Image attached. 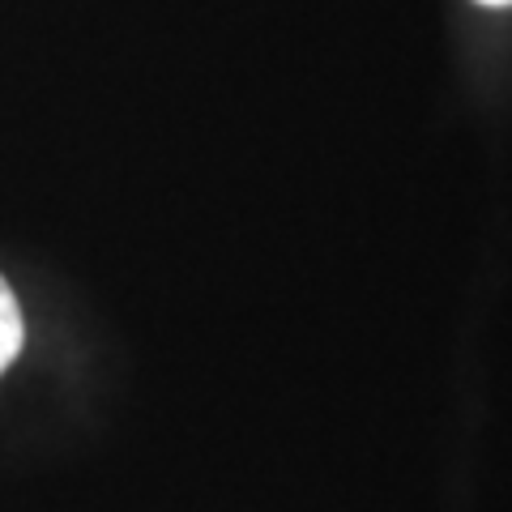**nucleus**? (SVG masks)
Here are the masks:
<instances>
[{
  "mask_svg": "<svg viewBox=\"0 0 512 512\" xmlns=\"http://www.w3.org/2000/svg\"><path fill=\"white\" fill-rule=\"evenodd\" d=\"M483 5H512V0H483Z\"/></svg>",
  "mask_w": 512,
  "mask_h": 512,
  "instance_id": "f03ea898",
  "label": "nucleus"
},
{
  "mask_svg": "<svg viewBox=\"0 0 512 512\" xmlns=\"http://www.w3.org/2000/svg\"><path fill=\"white\" fill-rule=\"evenodd\" d=\"M18 350H22V308L13 299L9 282L0 278V372L18 359Z\"/></svg>",
  "mask_w": 512,
  "mask_h": 512,
  "instance_id": "f257e3e1",
  "label": "nucleus"
}]
</instances>
